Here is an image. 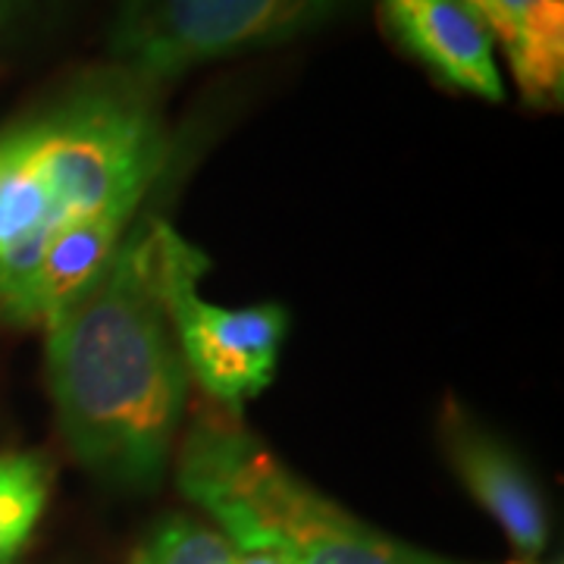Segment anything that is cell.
<instances>
[{
    "label": "cell",
    "mask_w": 564,
    "mask_h": 564,
    "mask_svg": "<svg viewBox=\"0 0 564 564\" xmlns=\"http://www.w3.org/2000/svg\"><path fill=\"white\" fill-rule=\"evenodd\" d=\"M151 217L135 220L98 276L47 317V373L66 443L98 480L154 489L188 392L173 323L151 280Z\"/></svg>",
    "instance_id": "obj_1"
},
{
    "label": "cell",
    "mask_w": 564,
    "mask_h": 564,
    "mask_svg": "<svg viewBox=\"0 0 564 564\" xmlns=\"http://www.w3.org/2000/svg\"><path fill=\"white\" fill-rule=\"evenodd\" d=\"M180 486L185 496L223 492L251 508L299 564H462L361 524L292 474L242 423L226 417L192 426L180 455Z\"/></svg>",
    "instance_id": "obj_2"
},
{
    "label": "cell",
    "mask_w": 564,
    "mask_h": 564,
    "mask_svg": "<svg viewBox=\"0 0 564 564\" xmlns=\"http://www.w3.org/2000/svg\"><path fill=\"white\" fill-rule=\"evenodd\" d=\"M32 161L66 220L141 204L166 163V135L135 85L101 82L22 122Z\"/></svg>",
    "instance_id": "obj_3"
},
{
    "label": "cell",
    "mask_w": 564,
    "mask_h": 564,
    "mask_svg": "<svg viewBox=\"0 0 564 564\" xmlns=\"http://www.w3.org/2000/svg\"><path fill=\"white\" fill-rule=\"evenodd\" d=\"M151 280L173 323L185 370L232 414L273 380L289 317L280 304H254L226 311L198 299L195 282L204 273V254L176 229L151 217L148 226Z\"/></svg>",
    "instance_id": "obj_4"
},
{
    "label": "cell",
    "mask_w": 564,
    "mask_h": 564,
    "mask_svg": "<svg viewBox=\"0 0 564 564\" xmlns=\"http://www.w3.org/2000/svg\"><path fill=\"white\" fill-rule=\"evenodd\" d=\"M345 7L348 0H122L110 54L129 79H173L202 63L299 39Z\"/></svg>",
    "instance_id": "obj_5"
},
{
    "label": "cell",
    "mask_w": 564,
    "mask_h": 564,
    "mask_svg": "<svg viewBox=\"0 0 564 564\" xmlns=\"http://www.w3.org/2000/svg\"><path fill=\"white\" fill-rule=\"evenodd\" d=\"M383 20L404 51L448 88L502 101L496 39L467 0H383Z\"/></svg>",
    "instance_id": "obj_6"
},
{
    "label": "cell",
    "mask_w": 564,
    "mask_h": 564,
    "mask_svg": "<svg viewBox=\"0 0 564 564\" xmlns=\"http://www.w3.org/2000/svg\"><path fill=\"white\" fill-rule=\"evenodd\" d=\"M443 440L448 462L470 489V496L496 518V524L502 527L505 536L524 558H536L549 540V518L543 496L524 464L499 440L467 421L458 404L445 408Z\"/></svg>",
    "instance_id": "obj_7"
},
{
    "label": "cell",
    "mask_w": 564,
    "mask_h": 564,
    "mask_svg": "<svg viewBox=\"0 0 564 564\" xmlns=\"http://www.w3.org/2000/svg\"><path fill=\"white\" fill-rule=\"evenodd\" d=\"M141 204H113L98 214L63 223L44 251L39 273L22 289L7 317L17 323H47L51 314H57L98 276V270L110 261L126 229L135 220Z\"/></svg>",
    "instance_id": "obj_8"
},
{
    "label": "cell",
    "mask_w": 564,
    "mask_h": 564,
    "mask_svg": "<svg viewBox=\"0 0 564 564\" xmlns=\"http://www.w3.org/2000/svg\"><path fill=\"white\" fill-rule=\"evenodd\" d=\"M505 57L530 104H558L564 85V0H467Z\"/></svg>",
    "instance_id": "obj_9"
},
{
    "label": "cell",
    "mask_w": 564,
    "mask_h": 564,
    "mask_svg": "<svg viewBox=\"0 0 564 564\" xmlns=\"http://www.w3.org/2000/svg\"><path fill=\"white\" fill-rule=\"evenodd\" d=\"M44 223H66L41 182L25 129L0 132V254Z\"/></svg>",
    "instance_id": "obj_10"
},
{
    "label": "cell",
    "mask_w": 564,
    "mask_h": 564,
    "mask_svg": "<svg viewBox=\"0 0 564 564\" xmlns=\"http://www.w3.org/2000/svg\"><path fill=\"white\" fill-rule=\"evenodd\" d=\"M47 467L35 455L0 458V564H10L47 502Z\"/></svg>",
    "instance_id": "obj_11"
},
{
    "label": "cell",
    "mask_w": 564,
    "mask_h": 564,
    "mask_svg": "<svg viewBox=\"0 0 564 564\" xmlns=\"http://www.w3.org/2000/svg\"><path fill=\"white\" fill-rule=\"evenodd\" d=\"M232 545L220 530L192 518H166L135 549L132 564H232Z\"/></svg>",
    "instance_id": "obj_12"
},
{
    "label": "cell",
    "mask_w": 564,
    "mask_h": 564,
    "mask_svg": "<svg viewBox=\"0 0 564 564\" xmlns=\"http://www.w3.org/2000/svg\"><path fill=\"white\" fill-rule=\"evenodd\" d=\"M232 564H236V558H232Z\"/></svg>",
    "instance_id": "obj_13"
}]
</instances>
